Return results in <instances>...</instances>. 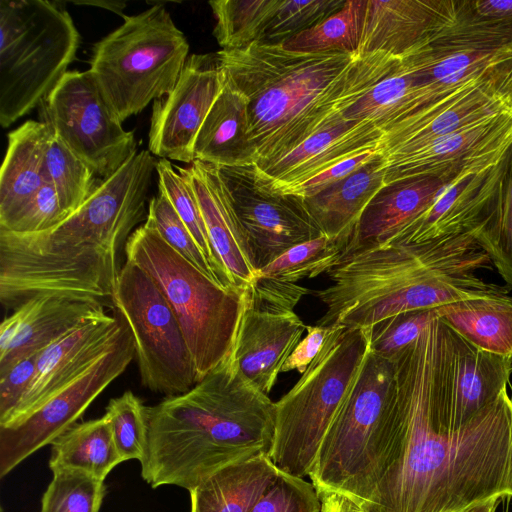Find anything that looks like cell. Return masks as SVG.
Returning <instances> with one entry per match:
<instances>
[{
	"instance_id": "cell-1",
	"label": "cell",
	"mask_w": 512,
	"mask_h": 512,
	"mask_svg": "<svg viewBox=\"0 0 512 512\" xmlns=\"http://www.w3.org/2000/svg\"><path fill=\"white\" fill-rule=\"evenodd\" d=\"M460 342L437 317L391 359L394 394L377 484L363 512H460L512 498L510 396L456 425Z\"/></svg>"
},
{
	"instance_id": "cell-2",
	"label": "cell",
	"mask_w": 512,
	"mask_h": 512,
	"mask_svg": "<svg viewBox=\"0 0 512 512\" xmlns=\"http://www.w3.org/2000/svg\"><path fill=\"white\" fill-rule=\"evenodd\" d=\"M156 163L149 150L137 152L112 176L99 180L86 201L51 229L0 231L2 304L15 308L46 293L111 300L118 252L147 218Z\"/></svg>"
},
{
	"instance_id": "cell-3",
	"label": "cell",
	"mask_w": 512,
	"mask_h": 512,
	"mask_svg": "<svg viewBox=\"0 0 512 512\" xmlns=\"http://www.w3.org/2000/svg\"><path fill=\"white\" fill-rule=\"evenodd\" d=\"M217 56L224 78L248 100V138L259 168L344 119L402 61L383 51L298 53L260 42Z\"/></svg>"
},
{
	"instance_id": "cell-4",
	"label": "cell",
	"mask_w": 512,
	"mask_h": 512,
	"mask_svg": "<svg viewBox=\"0 0 512 512\" xmlns=\"http://www.w3.org/2000/svg\"><path fill=\"white\" fill-rule=\"evenodd\" d=\"M141 476L157 488L193 489L218 469L270 454L275 402L231 354L188 391L147 407Z\"/></svg>"
},
{
	"instance_id": "cell-5",
	"label": "cell",
	"mask_w": 512,
	"mask_h": 512,
	"mask_svg": "<svg viewBox=\"0 0 512 512\" xmlns=\"http://www.w3.org/2000/svg\"><path fill=\"white\" fill-rule=\"evenodd\" d=\"M490 264L469 233L422 243L356 246L326 272L332 284L312 291L327 308L315 325L369 328L403 312L508 295L506 285L478 277L477 271Z\"/></svg>"
},
{
	"instance_id": "cell-6",
	"label": "cell",
	"mask_w": 512,
	"mask_h": 512,
	"mask_svg": "<svg viewBox=\"0 0 512 512\" xmlns=\"http://www.w3.org/2000/svg\"><path fill=\"white\" fill-rule=\"evenodd\" d=\"M124 252L126 260L154 280L173 309L200 381L233 351L243 290L222 286L204 274L147 221L130 235Z\"/></svg>"
},
{
	"instance_id": "cell-7",
	"label": "cell",
	"mask_w": 512,
	"mask_h": 512,
	"mask_svg": "<svg viewBox=\"0 0 512 512\" xmlns=\"http://www.w3.org/2000/svg\"><path fill=\"white\" fill-rule=\"evenodd\" d=\"M370 349V328L333 326L320 352L295 385L275 402L269 454L283 472L309 476L340 406Z\"/></svg>"
},
{
	"instance_id": "cell-8",
	"label": "cell",
	"mask_w": 512,
	"mask_h": 512,
	"mask_svg": "<svg viewBox=\"0 0 512 512\" xmlns=\"http://www.w3.org/2000/svg\"><path fill=\"white\" fill-rule=\"evenodd\" d=\"M394 387L393 361L370 348L309 474L318 493L343 494L361 508L370 501Z\"/></svg>"
},
{
	"instance_id": "cell-9",
	"label": "cell",
	"mask_w": 512,
	"mask_h": 512,
	"mask_svg": "<svg viewBox=\"0 0 512 512\" xmlns=\"http://www.w3.org/2000/svg\"><path fill=\"white\" fill-rule=\"evenodd\" d=\"M123 19L95 44L89 69L121 123L168 95L189 57L188 41L163 5Z\"/></svg>"
},
{
	"instance_id": "cell-10",
	"label": "cell",
	"mask_w": 512,
	"mask_h": 512,
	"mask_svg": "<svg viewBox=\"0 0 512 512\" xmlns=\"http://www.w3.org/2000/svg\"><path fill=\"white\" fill-rule=\"evenodd\" d=\"M80 35L67 10L45 0L0 2V124L45 97L75 58Z\"/></svg>"
},
{
	"instance_id": "cell-11",
	"label": "cell",
	"mask_w": 512,
	"mask_h": 512,
	"mask_svg": "<svg viewBox=\"0 0 512 512\" xmlns=\"http://www.w3.org/2000/svg\"><path fill=\"white\" fill-rule=\"evenodd\" d=\"M111 301L131 331L141 384L167 397L191 389L198 382L192 355L173 309L154 280L126 260Z\"/></svg>"
},
{
	"instance_id": "cell-12",
	"label": "cell",
	"mask_w": 512,
	"mask_h": 512,
	"mask_svg": "<svg viewBox=\"0 0 512 512\" xmlns=\"http://www.w3.org/2000/svg\"><path fill=\"white\" fill-rule=\"evenodd\" d=\"M40 107L53 134L102 179L137 153L134 132L123 129L89 70L67 71Z\"/></svg>"
},
{
	"instance_id": "cell-13",
	"label": "cell",
	"mask_w": 512,
	"mask_h": 512,
	"mask_svg": "<svg viewBox=\"0 0 512 512\" xmlns=\"http://www.w3.org/2000/svg\"><path fill=\"white\" fill-rule=\"evenodd\" d=\"M134 357L133 337L123 319L117 339L101 357L25 419L12 426L0 427V477L76 424Z\"/></svg>"
},
{
	"instance_id": "cell-14",
	"label": "cell",
	"mask_w": 512,
	"mask_h": 512,
	"mask_svg": "<svg viewBox=\"0 0 512 512\" xmlns=\"http://www.w3.org/2000/svg\"><path fill=\"white\" fill-rule=\"evenodd\" d=\"M217 168L247 232L257 271L289 249L324 235L303 198L264 187L255 178L253 164Z\"/></svg>"
},
{
	"instance_id": "cell-15",
	"label": "cell",
	"mask_w": 512,
	"mask_h": 512,
	"mask_svg": "<svg viewBox=\"0 0 512 512\" xmlns=\"http://www.w3.org/2000/svg\"><path fill=\"white\" fill-rule=\"evenodd\" d=\"M224 84L217 53L188 57L174 89L153 104L148 148L161 159L194 161L197 134Z\"/></svg>"
},
{
	"instance_id": "cell-16",
	"label": "cell",
	"mask_w": 512,
	"mask_h": 512,
	"mask_svg": "<svg viewBox=\"0 0 512 512\" xmlns=\"http://www.w3.org/2000/svg\"><path fill=\"white\" fill-rule=\"evenodd\" d=\"M504 153L454 174L428 208L387 243H422L472 233L483 223L497 195Z\"/></svg>"
},
{
	"instance_id": "cell-17",
	"label": "cell",
	"mask_w": 512,
	"mask_h": 512,
	"mask_svg": "<svg viewBox=\"0 0 512 512\" xmlns=\"http://www.w3.org/2000/svg\"><path fill=\"white\" fill-rule=\"evenodd\" d=\"M512 142V110L460 129L411 151L386 156L385 185L442 177L501 156Z\"/></svg>"
},
{
	"instance_id": "cell-18",
	"label": "cell",
	"mask_w": 512,
	"mask_h": 512,
	"mask_svg": "<svg viewBox=\"0 0 512 512\" xmlns=\"http://www.w3.org/2000/svg\"><path fill=\"white\" fill-rule=\"evenodd\" d=\"M123 325L116 313L88 319L40 351L34 377L20 403L0 427L12 426L76 378L115 342Z\"/></svg>"
},
{
	"instance_id": "cell-19",
	"label": "cell",
	"mask_w": 512,
	"mask_h": 512,
	"mask_svg": "<svg viewBox=\"0 0 512 512\" xmlns=\"http://www.w3.org/2000/svg\"><path fill=\"white\" fill-rule=\"evenodd\" d=\"M509 110L496 77L477 80L384 130L378 152L405 153Z\"/></svg>"
},
{
	"instance_id": "cell-20",
	"label": "cell",
	"mask_w": 512,
	"mask_h": 512,
	"mask_svg": "<svg viewBox=\"0 0 512 512\" xmlns=\"http://www.w3.org/2000/svg\"><path fill=\"white\" fill-rule=\"evenodd\" d=\"M382 135L371 119L344 118L276 161L260 168L253 164L255 178L270 191L286 194L345 160L378 151Z\"/></svg>"
},
{
	"instance_id": "cell-21",
	"label": "cell",
	"mask_w": 512,
	"mask_h": 512,
	"mask_svg": "<svg viewBox=\"0 0 512 512\" xmlns=\"http://www.w3.org/2000/svg\"><path fill=\"white\" fill-rule=\"evenodd\" d=\"M243 296L233 355L242 373L269 394L307 325L292 309L256 303L244 290Z\"/></svg>"
},
{
	"instance_id": "cell-22",
	"label": "cell",
	"mask_w": 512,
	"mask_h": 512,
	"mask_svg": "<svg viewBox=\"0 0 512 512\" xmlns=\"http://www.w3.org/2000/svg\"><path fill=\"white\" fill-rule=\"evenodd\" d=\"M456 0H367L358 55L400 59L428 45L455 19Z\"/></svg>"
},
{
	"instance_id": "cell-23",
	"label": "cell",
	"mask_w": 512,
	"mask_h": 512,
	"mask_svg": "<svg viewBox=\"0 0 512 512\" xmlns=\"http://www.w3.org/2000/svg\"><path fill=\"white\" fill-rule=\"evenodd\" d=\"M104 303L57 293L24 301L0 326V372L43 350L84 321L105 313Z\"/></svg>"
},
{
	"instance_id": "cell-24",
	"label": "cell",
	"mask_w": 512,
	"mask_h": 512,
	"mask_svg": "<svg viewBox=\"0 0 512 512\" xmlns=\"http://www.w3.org/2000/svg\"><path fill=\"white\" fill-rule=\"evenodd\" d=\"M212 247L231 284L244 290L257 276L247 232L216 165L194 160L185 168Z\"/></svg>"
},
{
	"instance_id": "cell-25",
	"label": "cell",
	"mask_w": 512,
	"mask_h": 512,
	"mask_svg": "<svg viewBox=\"0 0 512 512\" xmlns=\"http://www.w3.org/2000/svg\"><path fill=\"white\" fill-rule=\"evenodd\" d=\"M460 171L442 177L411 178L386 186L365 209L343 252L360 245L387 243L427 209L443 185Z\"/></svg>"
},
{
	"instance_id": "cell-26",
	"label": "cell",
	"mask_w": 512,
	"mask_h": 512,
	"mask_svg": "<svg viewBox=\"0 0 512 512\" xmlns=\"http://www.w3.org/2000/svg\"><path fill=\"white\" fill-rule=\"evenodd\" d=\"M51 129L27 121L8 134L0 172V229L7 227L45 183V154Z\"/></svg>"
},
{
	"instance_id": "cell-27",
	"label": "cell",
	"mask_w": 512,
	"mask_h": 512,
	"mask_svg": "<svg viewBox=\"0 0 512 512\" xmlns=\"http://www.w3.org/2000/svg\"><path fill=\"white\" fill-rule=\"evenodd\" d=\"M385 174L386 160L379 153L348 177L303 199L304 204L325 235L347 245L369 203L386 187Z\"/></svg>"
},
{
	"instance_id": "cell-28",
	"label": "cell",
	"mask_w": 512,
	"mask_h": 512,
	"mask_svg": "<svg viewBox=\"0 0 512 512\" xmlns=\"http://www.w3.org/2000/svg\"><path fill=\"white\" fill-rule=\"evenodd\" d=\"M248 128V100L224 78L223 88L197 134L194 160L217 166L255 164Z\"/></svg>"
},
{
	"instance_id": "cell-29",
	"label": "cell",
	"mask_w": 512,
	"mask_h": 512,
	"mask_svg": "<svg viewBox=\"0 0 512 512\" xmlns=\"http://www.w3.org/2000/svg\"><path fill=\"white\" fill-rule=\"evenodd\" d=\"M279 473L267 454L226 465L189 490L190 512H251Z\"/></svg>"
},
{
	"instance_id": "cell-30",
	"label": "cell",
	"mask_w": 512,
	"mask_h": 512,
	"mask_svg": "<svg viewBox=\"0 0 512 512\" xmlns=\"http://www.w3.org/2000/svg\"><path fill=\"white\" fill-rule=\"evenodd\" d=\"M511 374L512 357L483 351L461 337L454 404L456 425H467L508 392Z\"/></svg>"
},
{
	"instance_id": "cell-31",
	"label": "cell",
	"mask_w": 512,
	"mask_h": 512,
	"mask_svg": "<svg viewBox=\"0 0 512 512\" xmlns=\"http://www.w3.org/2000/svg\"><path fill=\"white\" fill-rule=\"evenodd\" d=\"M439 317L471 345L512 357V296L460 300L438 307Z\"/></svg>"
},
{
	"instance_id": "cell-32",
	"label": "cell",
	"mask_w": 512,
	"mask_h": 512,
	"mask_svg": "<svg viewBox=\"0 0 512 512\" xmlns=\"http://www.w3.org/2000/svg\"><path fill=\"white\" fill-rule=\"evenodd\" d=\"M437 103L406 60L378 82L345 114L351 120L371 119L382 130Z\"/></svg>"
},
{
	"instance_id": "cell-33",
	"label": "cell",
	"mask_w": 512,
	"mask_h": 512,
	"mask_svg": "<svg viewBox=\"0 0 512 512\" xmlns=\"http://www.w3.org/2000/svg\"><path fill=\"white\" fill-rule=\"evenodd\" d=\"M49 467L85 471L101 480L124 462L114 443L107 418L76 423L52 443Z\"/></svg>"
},
{
	"instance_id": "cell-34",
	"label": "cell",
	"mask_w": 512,
	"mask_h": 512,
	"mask_svg": "<svg viewBox=\"0 0 512 512\" xmlns=\"http://www.w3.org/2000/svg\"><path fill=\"white\" fill-rule=\"evenodd\" d=\"M503 161L502 180L493 204L483 223L470 234L512 289V142Z\"/></svg>"
},
{
	"instance_id": "cell-35",
	"label": "cell",
	"mask_w": 512,
	"mask_h": 512,
	"mask_svg": "<svg viewBox=\"0 0 512 512\" xmlns=\"http://www.w3.org/2000/svg\"><path fill=\"white\" fill-rule=\"evenodd\" d=\"M367 0H347L343 7L281 45L298 53L358 54Z\"/></svg>"
},
{
	"instance_id": "cell-36",
	"label": "cell",
	"mask_w": 512,
	"mask_h": 512,
	"mask_svg": "<svg viewBox=\"0 0 512 512\" xmlns=\"http://www.w3.org/2000/svg\"><path fill=\"white\" fill-rule=\"evenodd\" d=\"M155 169L159 190L168 198L223 284L226 287H234L212 247L200 206L185 168L174 166L168 159H159Z\"/></svg>"
},
{
	"instance_id": "cell-37",
	"label": "cell",
	"mask_w": 512,
	"mask_h": 512,
	"mask_svg": "<svg viewBox=\"0 0 512 512\" xmlns=\"http://www.w3.org/2000/svg\"><path fill=\"white\" fill-rule=\"evenodd\" d=\"M443 34L478 43H512V0H456L454 22Z\"/></svg>"
},
{
	"instance_id": "cell-38",
	"label": "cell",
	"mask_w": 512,
	"mask_h": 512,
	"mask_svg": "<svg viewBox=\"0 0 512 512\" xmlns=\"http://www.w3.org/2000/svg\"><path fill=\"white\" fill-rule=\"evenodd\" d=\"M277 0H215L209 5L216 19L214 36L222 50L258 41Z\"/></svg>"
},
{
	"instance_id": "cell-39",
	"label": "cell",
	"mask_w": 512,
	"mask_h": 512,
	"mask_svg": "<svg viewBox=\"0 0 512 512\" xmlns=\"http://www.w3.org/2000/svg\"><path fill=\"white\" fill-rule=\"evenodd\" d=\"M56 135L51 136L45 154V182L57 191L63 205L75 211L91 195L99 179Z\"/></svg>"
},
{
	"instance_id": "cell-40",
	"label": "cell",
	"mask_w": 512,
	"mask_h": 512,
	"mask_svg": "<svg viewBox=\"0 0 512 512\" xmlns=\"http://www.w3.org/2000/svg\"><path fill=\"white\" fill-rule=\"evenodd\" d=\"M345 246L341 240L324 234L289 249L257 275L288 283L315 278L337 263Z\"/></svg>"
},
{
	"instance_id": "cell-41",
	"label": "cell",
	"mask_w": 512,
	"mask_h": 512,
	"mask_svg": "<svg viewBox=\"0 0 512 512\" xmlns=\"http://www.w3.org/2000/svg\"><path fill=\"white\" fill-rule=\"evenodd\" d=\"M52 472L39 512H99L105 495L103 480L79 469Z\"/></svg>"
},
{
	"instance_id": "cell-42",
	"label": "cell",
	"mask_w": 512,
	"mask_h": 512,
	"mask_svg": "<svg viewBox=\"0 0 512 512\" xmlns=\"http://www.w3.org/2000/svg\"><path fill=\"white\" fill-rule=\"evenodd\" d=\"M345 4L344 0H277L258 41L282 44L321 23Z\"/></svg>"
},
{
	"instance_id": "cell-43",
	"label": "cell",
	"mask_w": 512,
	"mask_h": 512,
	"mask_svg": "<svg viewBox=\"0 0 512 512\" xmlns=\"http://www.w3.org/2000/svg\"><path fill=\"white\" fill-rule=\"evenodd\" d=\"M147 406L132 391L109 401L104 416L109 421L114 443L124 461L144 457L147 443Z\"/></svg>"
},
{
	"instance_id": "cell-44",
	"label": "cell",
	"mask_w": 512,
	"mask_h": 512,
	"mask_svg": "<svg viewBox=\"0 0 512 512\" xmlns=\"http://www.w3.org/2000/svg\"><path fill=\"white\" fill-rule=\"evenodd\" d=\"M145 221L150 223L163 240L182 257L211 279L225 286L162 191L159 190L158 194L149 200Z\"/></svg>"
},
{
	"instance_id": "cell-45",
	"label": "cell",
	"mask_w": 512,
	"mask_h": 512,
	"mask_svg": "<svg viewBox=\"0 0 512 512\" xmlns=\"http://www.w3.org/2000/svg\"><path fill=\"white\" fill-rule=\"evenodd\" d=\"M437 317L438 308L413 310L390 316L370 328V348L392 359Z\"/></svg>"
},
{
	"instance_id": "cell-46",
	"label": "cell",
	"mask_w": 512,
	"mask_h": 512,
	"mask_svg": "<svg viewBox=\"0 0 512 512\" xmlns=\"http://www.w3.org/2000/svg\"><path fill=\"white\" fill-rule=\"evenodd\" d=\"M320 508V498L312 482L280 471L251 512H320Z\"/></svg>"
},
{
	"instance_id": "cell-47",
	"label": "cell",
	"mask_w": 512,
	"mask_h": 512,
	"mask_svg": "<svg viewBox=\"0 0 512 512\" xmlns=\"http://www.w3.org/2000/svg\"><path fill=\"white\" fill-rule=\"evenodd\" d=\"M68 215L70 212L55 188L45 182L12 222L0 231L19 234L43 232L58 225Z\"/></svg>"
},
{
	"instance_id": "cell-48",
	"label": "cell",
	"mask_w": 512,
	"mask_h": 512,
	"mask_svg": "<svg viewBox=\"0 0 512 512\" xmlns=\"http://www.w3.org/2000/svg\"><path fill=\"white\" fill-rule=\"evenodd\" d=\"M40 351L27 355L0 372V426H3L27 391Z\"/></svg>"
},
{
	"instance_id": "cell-49",
	"label": "cell",
	"mask_w": 512,
	"mask_h": 512,
	"mask_svg": "<svg viewBox=\"0 0 512 512\" xmlns=\"http://www.w3.org/2000/svg\"><path fill=\"white\" fill-rule=\"evenodd\" d=\"M245 295L252 301L272 307L292 309L300 300L312 291L295 283L283 282L271 278L256 276L244 289Z\"/></svg>"
},
{
	"instance_id": "cell-50",
	"label": "cell",
	"mask_w": 512,
	"mask_h": 512,
	"mask_svg": "<svg viewBox=\"0 0 512 512\" xmlns=\"http://www.w3.org/2000/svg\"><path fill=\"white\" fill-rule=\"evenodd\" d=\"M378 154V151H372L345 160L290 189L286 194L294 195L303 199L317 195L321 191L348 177L372 161Z\"/></svg>"
},
{
	"instance_id": "cell-51",
	"label": "cell",
	"mask_w": 512,
	"mask_h": 512,
	"mask_svg": "<svg viewBox=\"0 0 512 512\" xmlns=\"http://www.w3.org/2000/svg\"><path fill=\"white\" fill-rule=\"evenodd\" d=\"M332 329L333 326L307 325V335L297 344L281 372L297 370L302 375L320 352Z\"/></svg>"
},
{
	"instance_id": "cell-52",
	"label": "cell",
	"mask_w": 512,
	"mask_h": 512,
	"mask_svg": "<svg viewBox=\"0 0 512 512\" xmlns=\"http://www.w3.org/2000/svg\"><path fill=\"white\" fill-rule=\"evenodd\" d=\"M320 512H363L361 507L343 494L337 492L318 493Z\"/></svg>"
},
{
	"instance_id": "cell-53",
	"label": "cell",
	"mask_w": 512,
	"mask_h": 512,
	"mask_svg": "<svg viewBox=\"0 0 512 512\" xmlns=\"http://www.w3.org/2000/svg\"><path fill=\"white\" fill-rule=\"evenodd\" d=\"M496 89L512 109V63L498 73Z\"/></svg>"
},
{
	"instance_id": "cell-54",
	"label": "cell",
	"mask_w": 512,
	"mask_h": 512,
	"mask_svg": "<svg viewBox=\"0 0 512 512\" xmlns=\"http://www.w3.org/2000/svg\"><path fill=\"white\" fill-rule=\"evenodd\" d=\"M71 3L76 5H90V6H96L99 8H104L110 11H113L114 13L124 15L122 13V10L126 7V3L122 1H108V0H86V1H71Z\"/></svg>"
},
{
	"instance_id": "cell-55",
	"label": "cell",
	"mask_w": 512,
	"mask_h": 512,
	"mask_svg": "<svg viewBox=\"0 0 512 512\" xmlns=\"http://www.w3.org/2000/svg\"><path fill=\"white\" fill-rule=\"evenodd\" d=\"M501 499L492 497L477 503H474L460 512H496L498 503Z\"/></svg>"
},
{
	"instance_id": "cell-56",
	"label": "cell",
	"mask_w": 512,
	"mask_h": 512,
	"mask_svg": "<svg viewBox=\"0 0 512 512\" xmlns=\"http://www.w3.org/2000/svg\"><path fill=\"white\" fill-rule=\"evenodd\" d=\"M510 400H511V404H512V394H511V396H510Z\"/></svg>"
}]
</instances>
